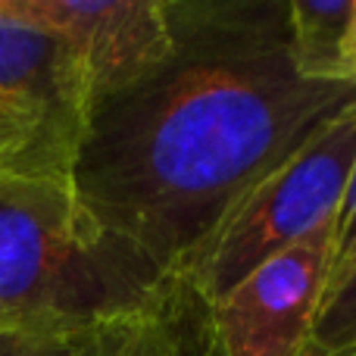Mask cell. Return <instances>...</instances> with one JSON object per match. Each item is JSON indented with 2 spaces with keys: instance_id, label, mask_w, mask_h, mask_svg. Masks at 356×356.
Here are the masks:
<instances>
[{
  "instance_id": "obj_1",
  "label": "cell",
  "mask_w": 356,
  "mask_h": 356,
  "mask_svg": "<svg viewBox=\"0 0 356 356\" xmlns=\"http://www.w3.org/2000/svg\"><path fill=\"white\" fill-rule=\"evenodd\" d=\"M172 47L91 100L72 194L160 275H188L225 216L316 131L356 81L294 69L288 0H166Z\"/></svg>"
},
{
  "instance_id": "obj_2",
  "label": "cell",
  "mask_w": 356,
  "mask_h": 356,
  "mask_svg": "<svg viewBox=\"0 0 356 356\" xmlns=\"http://www.w3.org/2000/svg\"><path fill=\"white\" fill-rule=\"evenodd\" d=\"M169 275L47 178H0V332L79 338L144 307Z\"/></svg>"
},
{
  "instance_id": "obj_3",
  "label": "cell",
  "mask_w": 356,
  "mask_h": 356,
  "mask_svg": "<svg viewBox=\"0 0 356 356\" xmlns=\"http://www.w3.org/2000/svg\"><path fill=\"white\" fill-rule=\"evenodd\" d=\"M356 160V106L269 172L203 244L188 278L216 303L269 257L334 219Z\"/></svg>"
},
{
  "instance_id": "obj_4",
  "label": "cell",
  "mask_w": 356,
  "mask_h": 356,
  "mask_svg": "<svg viewBox=\"0 0 356 356\" xmlns=\"http://www.w3.org/2000/svg\"><path fill=\"white\" fill-rule=\"evenodd\" d=\"M91 110L79 56L50 31L0 13V178H72Z\"/></svg>"
},
{
  "instance_id": "obj_5",
  "label": "cell",
  "mask_w": 356,
  "mask_h": 356,
  "mask_svg": "<svg viewBox=\"0 0 356 356\" xmlns=\"http://www.w3.org/2000/svg\"><path fill=\"white\" fill-rule=\"evenodd\" d=\"M334 219L269 257L209 303L225 356H300L332 266Z\"/></svg>"
},
{
  "instance_id": "obj_6",
  "label": "cell",
  "mask_w": 356,
  "mask_h": 356,
  "mask_svg": "<svg viewBox=\"0 0 356 356\" xmlns=\"http://www.w3.org/2000/svg\"><path fill=\"white\" fill-rule=\"evenodd\" d=\"M0 13L60 38L91 85V100L154 69L172 47L166 0H0Z\"/></svg>"
},
{
  "instance_id": "obj_7",
  "label": "cell",
  "mask_w": 356,
  "mask_h": 356,
  "mask_svg": "<svg viewBox=\"0 0 356 356\" xmlns=\"http://www.w3.org/2000/svg\"><path fill=\"white\" fill-rule=\"evenodd\" d=\"M72 356H225L209 300L188 275H169L144 307L79 334Z\"/></svg>"
},
{
  "instance_id": "obj_8",
  "label": "cell",
  "mask_w": 356,
  "mask_h": 356,
  "mask_svg": "<svg viewBox=\"0 0 356 356\" xmlns=\"http://www.w3.org/2000/svg\"><path fill=\"white\" fill-rule=\"evenodd\" d=\"M353 0H288V38L294 69L319 81H356L344 66Z\"/></svg>"
},
{
  "instance_id": "obj_9",
  "label": "cell",
  "mask_w": 356,
  "mask_h": 356,
  "mask_svg": "<svg viewBox=\"0 0 356 356\" xmlns=\"http://www.w3.org/2000/svg\"><path fill=\"white\" fill-rule=\"evenodd\" d=\"M356 353V263L328 284L319 313L300 356H350Z\"/></svg>"
},
{
  "instance_id": "obj_10",
  "label": "cell",
  "mask_w": 356,
  "mask_h": 356,
  "mask_svg": "<svg viewBox=\"0 0 356 356\" xmlns=\"http://www.w3.org/2000/svg\"><path fill=\"white\" fill-rule=\"evenodd\" d=\"M356 263V160L347 178L344 197L334 213V238H332V266H328V284H334ZM325 284V291H328Z\"/></svg>"
},
{
  "instance_id": "obj_11",
  "label": "cell",
  "mask_w": 356,
  "mask_h": 356,
  "mask_svg": "<svg viewBox=\"0 0 356 356\" xmlns=\"http://www.w3.org/2000/svg\"><path fill=\"white\" fill-rule=\"evenodd\" d=\"M75 338H38V334L0 332V356H72Z\"/></svg>"
},
{
  "instance_id": "obj_12",
  "label": "cell",
  "mask_w": 356,
  "mask_h": 356,
  "mask_svg": "<svg viewBox=\"0 0 356 356\" xmlns=\"http://www.w3.org/2000/svg\"><path fill=\"white\" fill-rule=\"evenodd\" d=\"M350 356H356V353H350Z\"/></svg>"
}]
</instances>
